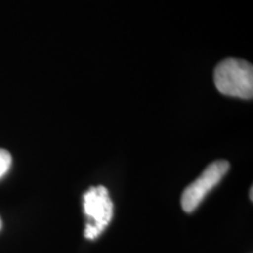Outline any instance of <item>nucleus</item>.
Wrapping results in <instances>:
<instances>
[{
    "mask_svg": "<svg viewBox=\"0 0 253 253\" xmlns=\"http://www.w3.org/2000/svg\"><path fill=\"white\" fill-rule=\"evenodd\" d=\"M214 84L226 96L250 100L253 96V68L239 59H226L214 69Z\"/></svg>",
    "mask_w": 253,
    "mask_h": 253,
    "instance_id": "obj_1",
    "label": "nucleus"
},
{
    "mask_svg": "<svg viewBox=\"0 0 253 253\" xmlns=\"http://www.w3.org/2000/svg\"><path fill=\"white\" fill-rule=\"evenodd\" d=\"M84 210L89 223L84 229V237L94 240L109 225L113 218L114 207L109 192L104 186H93L84 195Z\"/></svg>",
    "mask_w": 253,
    "mask_h": 253,
    "instance_id": "obj_2",
    "label": "nucleus"
},
{
    "mask_svg": "<svg viewBox=\"0 0 253 253\" xmlns=\"http://www.w3.org/2000/svg\"><path fill=\"white\" fill-rule=\"evenodd\" d=\"M230 169V163L227 161H216L209 164L203 173L192 182L182 194L181 204L185 212H194L205 196L211 191Z\"/></svg>",
    "mask_w": 253,
    "mask_h": 253,
    "instance_id": "obj_3",
    "label": "nucleus"
},
{
    "mask_svg": "<svg viewBox=\"0 0 253 253\" xmlns=\"http://www.w3.org/2000/svg\"><path fill=\"white\" fill-rule=\"evenodd\" d=\"M12 156L7 150L0 149V179L4 177L11 168Z\"/></svg>",
    "mask_w": 253,
    "mask_h": 253,
    "instance_id": "obj_4",
    "label": "nucleus"
},
{
    "mask_svg": "<svg viewBox=\"0 0 253 253\" xmlns=\"http://www.w3.org/2000/svg\"><path fill=\"white\" fill-rule=\"evenodd\" d=\"M250 198H251V201L253 199V188H251V190H250Z\"/></svg>",
    "mask_w": 253,
    "mask_h": 253,
    "instance_id": "obj_5",
    "label": "nucleus"
},
{
    "mask_svg": "<svg viewBox=\"0 0 253 253\" xmlns=\"http://www.w3.org/2000/svg\"><path fill=\"white\" fill-rule=\"evenodd\" d=\"M1 227H2V220L1 218H0V230H1Z\"/></svg>",
    "mask_w": 253,
    "mask_h": 253,
    "instance_id": "obj_6",
    "label": "nucleus"
}]
</instances>
